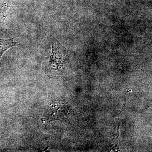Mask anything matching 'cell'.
Wrapping results in <instances>:
<instances>
[{
    "mask_svg": "<svg viewBox=\"0 0 152 152\" xmlns=\"http://www.w3.org/2000/svg\"><path fill=\"white\" fill-rule=\"evenodd\" d=\"M14 39L13 38L7 39H0V59L7 50L12 47L18 46L20 45L18 42H15Z\"/></svg>",
    "mask_w": 152,
    "mask_h": 152,
    "instance_id": "6da1fadb",
    "label": "cell"
}]
</instances>
